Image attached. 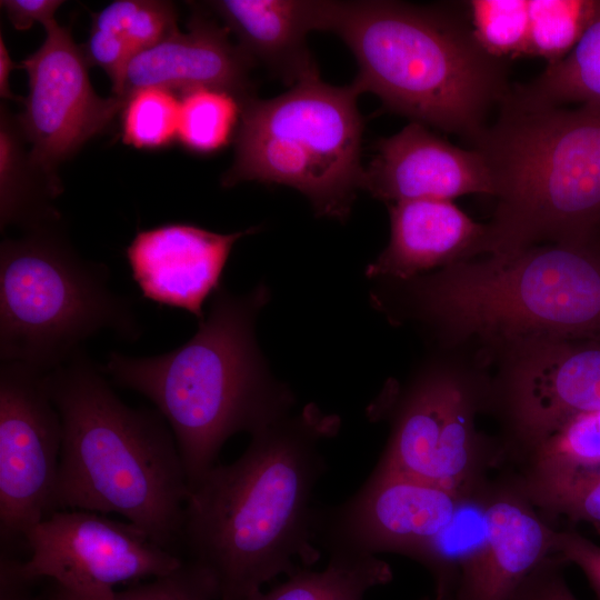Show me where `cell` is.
<instances>
[{"mask_svg": "<svg viewBox=\"0 0 600 600\" xmlns=\"http://www.w3.org/2000/svg\"><path fill=\"white\" fill-rule=\"evenodd\" d=\"M388 207L390 240L367 266L368 278L408 281L481 253L486 224L452 200L418 199Z\"/></svg>", "mask_w": 600, "mask_h": 600, "instance_id": "obj_19", "label": "cell"}, {"mask_svg": "<svg viewBox=\"0 0 600 600\" xmlns=\"http://www.w3.org/2000/svg\"><path fill=\"white\" fill-rule=\"evenodd\" d=\"M179 99L170 90L132 92L121 110L122 140L137 149L164 148L178 137Z\"/></svg>", "mask_w": 600, "mask_h": 600, "instance_id": "obj_28", "label": "cell"}, {"mask_svg": "<svg viewBox=\"0 0 600 600\" xmlns=\"http://www.w3.org/2000/svg\"><path fill=\"white\" fill-rule=\"evenodd\" d=\"M340 419L316 404L251 436L233 462L191 488L181 547L214 579L218 600H247L280 574L320 559L313 491L326 471L321 442Z\"/></svg>", "mask_w": 600, "mask_h": 600, "instance_id": "obj_1", "label": "cell"}, {"mask_svg": "<svg viewBox=\"0 0 600 600\" xmlns=\"http://www.w3.org/2000/svg\"><path fill=\"white\" fill-rule=\"evenodd\" d=\"M47 383L63 429L54 511L118 513L178 553L190 483L164 418L126 404L84 351Z\"/></svg>", "mask_w": 600, "mask_h": 600, "instance_id": "obj_4", "label": "cell"}, {"mask_svg": "<svg viewBox=\"0 0 600 600\" xmlns=\"http://www.w3.org/2000/svg\"><path fill=\"white\" fill-rule=\"evenodd\" d=\"M63 1L58 0H4V9L12 26L20 31L30 29L36 22L46 26L54 20V13Z\"/></svg>", "mask_w": 600, "mask_h": 600, "instance_id": "obj_35", "label": "cell"}, {"mask_svg": "<svg viewBox=\"0 0 600 600\" xmlns=\"http://www.w3.org/2000/svg\"><path fill=\"white\" fill-rule=\"evenodd\" d=\"M506 357L494 397L521 452L566 420L600 410V339L537 341Z\"/></svg>", "mask_w": 600, "mask_h": 600, "instance_id": "obj_14", "label": "cell"}, {"mask_svg": "<svg viewBox=\"0 0 600 600\" xmlns=\"http://www.w3.org/2000/svg\"><path fill=\"white\" fill-rule=\"evenodd\" d=\"M473 143L497 206L481 253L591 244L600 230V109L534 101L510 88Z\"/></svg>", "mask_w": 600, "mask_h": 600, "instance_id": "obj_6", "label": "cell"}, {"mask_svg": "<svg viewBox=\"0 0 600 600\" xmlns=\"http://www.w3.org/2000/svg\"><path fill=\"white\" fill-rule=\"evenodd\" d=\"M378 286L373 306L457 341L503 349L600 339V248L546 243Z\"/></svg>", "mask_w": 600, "mask_h": 600, "instance_id": "obj_3", "label": "cell"}, {"mask_svg": "<svg viewBox=\"0 0 600 600\" xmlns=\"http://www.w3.org/2000/svg\"><path fill=\"white\" fill-rule=\"evenodd\" d=\"M599 0H529L526 56L543 58L548 66L574 48L593 19Z\"/></svg>", "mask_w": 600, "mask_h": 600, "instance_id": "obj_26", "label": "cell"}, {"mask_svg": "<svg viewBox=\"0 0 600 600\" xmlns=\"http://www.w3.org/2000/svg\"><path fill=\"white\" fill-rule=\"evenodd\" d=\"M177 140L196 153H213L237 134L241 101L230 92L198 88L182 92L179 99Z\"/></svg>", "mask_w": 600, "mask_h": 600, "instance_id": "obj_25", "label": "cell"}, {"mask_svg": "<svg viewBox=\"0 0 600 600\" xmlns=\"http://www.w3.org/2000/svg\"><path fill=\"white\" fill-rule=\"evenodd\" d=\"M566 564L556 554L547 558L524 579L510 600H577L563 576Z\"/></svg>", "mask_w": 600, "mask_h": 600, "instance_id": "obj_33", "label": "cell"}, {"mask_svg": "<svg viewBox=\"0 0 600 600\" xmlns=\"http://www.w3.org/2000/svg\"><path fill=\"white\" fill-rule=\"evenodd\" d=\"M489 483L463 498L450 523L416 559L431 572L438 600L459 599L484 543Z\"/></svg>", "mask_w": 600, "mask_h": 600, "instance_id": "obj_21", "label": "cell"}, {"mask_svg": "<svg viewBox=\"0 0 600 600\" xmlns=\"http://www.w3.org/2000/svg\"><path fill=\"white\" fill-rule=\"evenodd\" d=\"M477 42L494 58L526 56L529 0H471L467 2Z\"/></svg>", "mask_w": 600, "mask_h": 600, "instance_id": "obj_29", "label": "cell"}, {"mask_svg": "<svg viewBox=\"0 0 600 600\" xmlns=\"http://www.w3.org/2000/svg\"><path fill=\"white\" fill-rule=\"evenodd\" d=\"M320 30L337 33L354 54L360 92L472 143L510 90L504 60L484 51L471 27L441 8L322 1Z\"/></svg>", "mask_w": 600, "mask_h": 600, "instance_id": "obj_5", "label": "cell"}, {"mask_svg": "<svg viewBox=\"0 0 600 600\" xmlns=\"http://www.w3.org/2000/svg\"><path fill=\"white\" fill-rule=\"evenodd\" d=\"M392 578L391 567L377 556L333 552L323 570L299 568L280 584L247 600H363L367 591Z\"/></svg>", "mask_w": 600, "mask_h": 600, "instance_id": "obj_22", "label": "cell"}, {"mask_svg": "<svg viewBox=\"0 0 600 600\" xmlns=\"http://www.w3.org/2000/svg\"><path fill=\"white\" fill-rule=\"evenodd\" d=\"M534 101L600 109V0L596 16L574 48L529 84L516 86Z\"/></svg>", "mask_w": 600, "mask_h": 600, "instance_id": "obj_24", "label": "cell"}, {"mask_svg": "<svg viewBox=\"0 0 600 600\" xmlns=\"http://www.w3.org/2000/svg\"><path fill=\"white\" fill-rule=\"evenodd\" d=\"M26 546V576L77 600H111L116 584L169 574L184 560L134 524L87 510L53 511L29 530Z\"/></svg>", "mask_w": 600, "mask_h": 600, "instance_id": "obj_10", "label": "cell"}, {"mask_svg": "<svg viewBox=\"0 0 600 600\" xmlns=\"http://www.w3.org/2000/svg\"><path fill=\"white\" fill-rule=\"evenodd\" d=\"M361 189L388 204L493 192L487 163L477 149L451 144L414 121L376 143L363 168Z\"/></svg>", "mask_w": 600, "mask_h": 600, "instance_id": "obj_16", "label": "cell"}, {"mask_svg": "<svg viewBox=\"0 0 600 600\" xmlns=\"http://www.w3.org/2000/svg\"><path fill=\"white\" fill-rule=\"evenodd\" d=\"M91 27L116 34L133 58L178 30L177 11L168 1L117 0L93 17Z\"/></svg>", "mask_w": 600, "mask_h": 600, "instance_id": "obj_27", "label": "cell"}, {"mask_svg": "<svg viewBox=\"0 0 600 600\" xmlns=\"http://www.w3.org/2000/svg\"><path fill=\"white\" fill-rule=\"evenodd\" d=\"M487 536L459 600H510L524 579L554 556L556 529L516 480L489 483Z\"/></svg>", "mask_w": 600, "mask_h": 600, "instance_id": "obj_18", "label": "cell"}, {"mask_svg": "<svg viewBox=\"0 0 600 600\" xmlns=\"http://www.w3.org/2000/svg\"><path fill=\"white\" fill-rule=\"evenodd\" d=\"M467 494L373 470L341 504L318 507L316 544L329 554L394 552L416 560L450 523Z\"/></svg>", "mask_w": 600, "mask_h": 600, "instance_id": "obj_13", "label": "cell"}, {"mask_svg": "<svg viewBox=\"0 0 600 600\" xmlns=\"http://www.w3.org/2000/svg\"><path fill=\"white\" fill-rule=\"evenodd\" d=\"M360 93L354 83L334 87L317 74L272 99H249L222 184H284L303 193L319 217L343 221L363 176Z\"/></svg>", "mask_w": 600, "mask_h": 600, "instance_id": "obj_8", "label": "cell"}, {"mask_svg": "<svg viewBox=\"0 0 600 600\" xmlns=\"http://www.w3.org/2000/svg\"><path fill=\"white\" fill-rule=\"evenodd\" d=\"M513 479L548 519L586 522L600 534V466H524Z\"/></svg>", "mask_w": 600, "mask_h": 600, "instance_id": "obj_23", "label": "cell"}, {"mask_svg": "<svg viewBox=\"0 0 600 600\" xmlns=\"http://www.w3.org/2000/svg\"><path fill=\"white\" fill-rule=\"evenodd\" d=\"M240 47L284 81L317 76L307 34L320 30L321 1L220 0L210 2Z\"/></svg>", "mask_w": 600, "mask_h": 600, "instance_id": "obj_20", "label": "cell"}, {"mask_svg": "<svg viewBox=\"0 0 600 600\" xmlns=\"http://www.w3.org/2000/svg\"><path fill=\"white\" fill-rule=\"evenodd\" d=\"M14 69L13 61L9 54L3 38H0V94L2 98L13 99L14 96L9 88V77Z\"/></svg>", "mask_w": 600, "mask_h": 600, "instance_id": "obj_37", "label": "cell"}, {"mask_svg": "<svg viewBox=\"0 0 600 600\" xmlns=\"http://www.w3.org/2000/svg\"><path fill=\"white\" fill-rule=\"evenodd\" d=\"M228 33L226 27L194 17L187 32L176 30L136 54L112 87L113 96L124 104L132 92L144 88L181 92L209 88L230 92L244 103L253 98V60Z\"/></svg>", "mask_w": 600, "mask_h": 600, "instance_id": "obj_17", "label": "cell"}, {"mask_svg": "<svg viewBox=\"0 0 600 600\" xmlns=\"http://www.w3.org/2000/svg\"><path fill=\"white\" fill-rule=\"evenodd\" d=\"M103 331L137 341L130 298L110 287V271L80 257L40 226L0 247V359L48 373Z\"/></svg>", "mask_w": 600, "mask_h": 600, "instance_id": "obj_7", "label": "cell"}, {"mask_svg": "<svg viewBox=\"0 0 600 600\" xmlns=\"http://www.w3.org/2000/svg\"><path fill=\"white\" fill-rule=\"evenodd\" d=\"M523 454L524 466H600V410L566 420Z\"/></svg>", "mask_w": 600, "mask_h": 600, "instance_id": "obj_30", "label": "cell"}, {"mask_svg": "<svg viewBox=\"0 0 600 600\" xmlns=\"http://www.w3.org/2000/svg\"><path fill=\"white\" fill-rule=\"evenodd\" d=\"M218 587L212 576L189 560L169 574L146 583L117 591L111 600H218ZM34 600H77L51 582Z\"/></svg>", "mask_w": 600, "mask_h": 600, "instance_id": "obj_32", "label": "cell"}, {"mask_svg": "<svg viewBox=\"0 0 600 600\" xmlns=\"http://www.w3.org/2000/svg\"><path fill=\"white\" fill-rule=\"evenodd\" d=\"M43 27V43L21 62L29 92L19 122L31 144L29 164L44 173L56 197L59 182L52 173L57 166L102 132L122 110L123 102L114 96L102 98L96 93L83 50L68 28L56 20Z\"/></svg>", "mask_w": 600, "mask_h": 600, "instance_id": "obj_12", "label": "cell"}, {"mask_svg": "<svg viewBox=\"0 0 600 600\" xmlns=\"http://www.w3.org/2000/svg\"><path fill=\"white\" fill-rule=\"evenodd\" d=\"M22 153L12 127L1 118L0 129V220L3 230L11 223L40 226L52 211L23 174Z\"/></svg>", "mask_w": 600, "mask_h": 600, "instance_id": "obj_31", "label": "cell"}, {"mask_svg": "<svg viewBox=\"0 0 600 600\" xmlns=\"http://www.w3.org/2000/svg\"><path fill=\"white\" fill-rule=\"evenodd\" d=\"M434 600H438V599H434Z\"/></svg>", "mask_w": 600, "mask_h": 600, "instance_id": "obj_38", "label": "cell"}, {"mask_svg": "<svg viewBox=\"0 0 600 600\" xmlns=\"http://www.w3.org/2000/svg\"><path fill=\"white\" fill-rule=\"evenodd\" d=\"M554 554L579 567L600 600V546L576 530H557Z\"/></svg>", "mask_w": 600, "mask_h": 600, "instance_id": "obj_34", "label": "cell"}, {"mask_svg": "<svg viewBox=\"0 0 600 600\" xmlns=\"http://www.w3.org/2000/svg\"><path fill=\"white\" fill-rule=\"evenodd\" d=\"M62 420L47 373L18 362L0 366L1 548L23 542L51 514L62 447Z\"/></svg>", "mask_w": 600, "mask_h": 600, "instance_id": "obj_11", "label": "cell"}, {"mask_svg": "<svg viewBox=\"0 0 600 600\" xmlns=\"http://www.w3.org/2000/svg\"><path fill=\"white\" fill-rule=\"evenodd\" d=\"M483 399L480 386L442 364L426 367L402 388L384 389L367 410L370 419L390 422L374 470L460 493L480 489L503 457L476 429Z\"/></svg>", "mask_w": 600, "mask_h": 600, "instance_id": "obj_9", "label": "cell"}, {"mask_svg": "<svg viewBox=\"0 0 600 600\" xmlns=\"http://www.w3.org/2000/svg\"><path fill=\"white\" fill-rule=\"evenodd\" d=\"M269 300L264 283L242 294L221 286L187 342L151 357L111 351L101 367L117 386L144 396L164 418L190 490L217 464L229 438L254 434L290 414L296 403L257 342L256 321Z\"/></svg>", "mask_w": 600, "mask_h": 600, "instance_id": "obj_2", "label": "cell"}, {"mask_svg": "<svg viewBox=\"0 0 600 600\" xmlns=\"http://www.w3.org/2000/svg\"><path fill=\"white\" fill-rule=\"evenodd\" d=\"M22 561L8 550L1 549L0 600H34L32 586L36 581L26 576Z\"/></svg>", "mask_w": 600, "mask_h": 600, "instance_id": "obj_36", "label": "cell"}, {"mask_svg": "<svg viewBox=\"0 0 600 600\" xmlns=\"http://www.w3.org/2000/svg\"><path fill=\"white\" fill-rule=\"evenodd\" d=\"M258 227L218 233L172 222L140 230L126 248L131 277L142 297L204 319L203 304L222 286L221 276L234 243Z\"/></svg>", "mask_w": 600, "mask_h": 600, "instance_id": "obj_15", "label": "cell"}]
</instances>
